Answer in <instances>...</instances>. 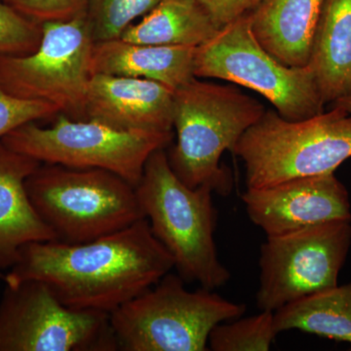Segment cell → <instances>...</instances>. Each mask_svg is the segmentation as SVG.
<instances>
[{"label":"cell","mask_w":351,"mask_h":351,"mask_svg":"<svg viewBox=\"0 0 351 351\" xmlns=\"http://www.w3.org/2000/svg\"><path fill=\"white\" fill-rule=\"evenodd\" d=\"M175 263L144 218L85 243L34 242L20 252L6 285L45 284L64 306L110 314L156 285Z\"/></svg>","instance_id":"obj_1"},{"label":"cell","mask_w":351,"mask_h":351,"mask_svg":"<svg viewBox=\"0 0 351 351\" xmlns=\"http://www.w3.org/2000/svg\"><path fill=\"white\" fill-rule=\"evenodd\" d=\"M136 193L152 233L172 256L184 282H197L209 290L226 285L230 272L219 261L215 243L213 189L184 184L160 149L147 159Z\"/></svg>","instance_id":"obj_2"},{"label":"cell","mask_w":351,"mask_h":351,"mask_svg":"<svg viewBox=\"0 0 351 351\" xmlns=\"http://www.w3.org/2000/svg\"><path fill=\"white\" fill-rule=\"evenodd\" d=\"M265 112L260 101L237 88L193 78L174 91L177 143L167 154L171 168L189 188L209 184L214 193L230 195L232 178L219 163L221 156Z\"/></svg>","instance_id":"obj_3"},{"label":"cell","mask_w":351,"mask_h":351,"mask_svg":"<svg viewBox=\"0 0 351 351\" xmlns=\"http://www.w3.org/2000/svg\"><path fill=\"white\" fill-rule=\"evenodd\" d=\"M243 161L247 189L332 174L351 157V114L335 106L311 119L265 110L232 151Z\"/></svg>","instance_id":"obj_4"},{"label":"cell","mask_w":351,"mask_h":351,"mask_svg":"<svg viewBox=\"0 0 351 351\" xmlns=\"http://www.w3.org/2000/svg\"><path fill=\"white\" fill-rule=\"evenodd\" d=\"M25 189L56 241L85 243L145 218L135 186L104 169H73L41 163Z\"/></svg>","instance_id":"obj_5"},{"label":"cell","mask_w":351,"mask_h":351,"mask_svg":"<svg viewBox=\"0 0 351 351\" xmlns=\"http://www.w3.org/2000/svg\"><path fill=\"white\" fill-rule=\"evenodd\" d=\"M178 274H167L149 290L110 314L117 348L124 351H205L212 329L237 319L244 304L213 290H186Z\"/></svg>","instance_id":"obj_6"},{"label":"cell","mask_w":351,"mask_h":351,"mask_svg":"<svg viewBox=\"0 0 351 351\" xmlns=\"http://www.w3.org/2000/svg\"><path fill=\"white\" fill-rule=\"evenodd\" d=\"M172 138V132L119 130L95 120L71 119L60 112L50 127L29 122L1 141L40 163L110 171L136 188L149 157L165 149Z\"/></svg>","instance_id":"obj_7"},{"label":"cell","mask_w":351,"mask_h":351,"mask_svg":"<svg viewBox=\"0 0 351 351\" xmlns=\"http://www.w3.org/2000/svg\"><path fill=\"white\" fill-rule=\"evenodd\" d=\"M196 78H217L253 90L283 119H311L324 112V101L311 66L277 61L252 32L249 14L219 29L195 48Z\"/></svg>","instance_id":"obj_8"},{"label":"cell","mask_w":351,"mask_h":351,"mask_svg":"<svg viewBox=\"0 0 351 351\" xmlns=\"http://www.w3.org/2000/svg\"><path fill=\"white\" fill-rule=\"evenodd\" d=\"M38 49L0 55V87L17 98L43 101L71 119L84 120L94 38L86 14L41 24Z\"/></svg>","instance_id":"obj_9"},{"label":"cell","mask_w":351,"mask_h":351,"mask_svg":"<svg viewBox=\"0 0 351 351\" xmlns=\"http://www.w3.org/2000/svg\"><path fill=\"white\" fill-rule=\"evenodd\" d=\"M110 314L64 306L45 284L6 285L0 302V351H112Z\"/></svg>","instance_id":"obj_10"},{"label":"cell","mask_w":351,"mask_h":351,"mask_svg":"<svg viewBox=\"0 0 351 351\" xmlns=\"http://www.w3.org/2000/svg\"><path fill=\"white\" fill-rule=\"evenodd\" d=\"M351 245V221H334L299 232L267 237L261 247L260 311L338 285Z\"/></svg>","instance_id":"obj_11"},{"label":"cell","mask_w":351,"mask_h":351,"mask_svg":"<svg viewBox=\"0 0 351 351\" xmlns=\"http://www.w3.org/2000/svg\"><path fill=\"white\" fill-rule=\"evenodd\" d=\"M241 199L249 218L267 237L351 221L348 189L334 173L247 189Z\"/></svg>","instance_id":"obj_12"},{"label":"cell","mask_w":351,"mask_h":351,"mask_svg":"<svg viewBox=\"0 0 351 351\" xmlns=\"http://www.w3.org/2000/svg\"><path fill=\"white\" fill-rule=\"evenodd\" d=\"M174 90L145 78L92 75L88 85L84 119L123 131L170 133Z\"/></svg>","instance_id":"obj_13"},{"label":"cell","mask_w":351,"mask_h":351,"mask_svg":"<svg viewBox=\"0 0 351 351\" xmlns=\"http://www.w3.org/2000/svg\"><path fill=\"white\" fill-rule=\"evenodd\" d=\"M40 164L0 140V270L10 269L25 245L57 240L36 213L25 189L27 178Z\"/></svg>","instance_id":"obj_14"},{"label":"cell","mask_w":351,"mask_h":351,"mask_svg":"<svg viewBox=\"0 0 351 351\" xmlns=\"http://www.w3.org/2000/svg\"><path fill=\"white\" fill-rule=\"evenodd\" d=\"M326 0H262L249 20L252 32L277 61L308 66L313 39Z\"/></svg>","instance_id":"obj_15"},{"label":"cell","mask_w":351,"mask_h":351,"mask_svg":"<svg viewBox=\"0 0 351 351\" xmlns=\"http://www.w3.org/2000/svg\"><path fill=\"white\" fill-rule=\"evenodd\" d=\"M195 48L145 45L121 38L95 43L92 75L145 78L162 83L175 91L195 77Z\"/></svg>","instance_id":"obj_16"},{"label":"cell","mask_w":351,"mask_h":351,"mask_svg":"<svg viewBox=\"0 0 351 351\" xmlns=\"http://www.w3.org/2000/svg\"><path fill=\"white\" fill-rule=\"evenodd\" d=\"M308 66L323 101L351 96V0H326Z\"/></svg>","instance_id":"obj_17"},{"label":"cell","mask_w":351,"mask_h":351,"mask_svg":"<svg viewBox=\"0 0 351 351\" xmlns=\"http://www.w3.org/2000/svg\"><path fill=\"white\" fill-rule=\"evenodd\" d=\"M219 31L196 0H162L140 23L129 25L120 38L145 45L198 47Z\"/></svg>","instance_id":"obj_18"},{"label":"cell","mask_w":351,"mask_h":351,"mask_svg":"<svg viewBox=\"0 0 351 351\" xmlns=\"http://www.w3.org/2000/svg\"><path fill=\"white\" fill-rule=\"evenodd\" d=\"M277 334L299 330L351 343V283L318 291L274 311Z\"/></svg>","instance_id":"obj_19"},{"label":"cell","mask_w":351,"mask_h":351,"mask_svg":"<svg viewBox=\"0 0 351 351\" xmlns=\"http://www.w3.org/2000/svg\"><path fill=\"white\" fill-rule=\"evenodd\" d=\"M277 335L274 311H261L250 317L219 323L208 343L213 351H267Z\"/></svg>","instance_id":"obj_20"},{"label":"cell","mask_w":351,"mask_h":351,"mask_svg":"<svg viewBox=\"0 0 351 351\" xmlns=\"http://www.w3.org/2000/svg\"><path fill=\"white\" fill-rule=\"evenodd\" d=\"M162 0H87L86 17L95 43L121 38L132 22Z\"/></svg>","instance_id":"obj_21"},{"label":"cell","mask_w":351,"mask_h":351,"mask_svg":"<svg viewBox=\"0 0 351 351\" xmlns=\"http://www.w3.org/2000/svg\"><path fill=\"white\" fill-rule=\"evenodd\" d=\"M41 36V25L0 0V55L32 54L38 49Z\"/></svg>","instance_id":"obj_22"},{"label":"cell","mask_w":351,"mask_h":351,"mask_svg":"<svg viewBox=\"0 0 351 351\" xmlns=\"http://www.w3.org/2000/svg\"><path fill=\"white\" fill-rule=\"evenodd\" d=\"M58 113L59 108L49 103L17 98L0 87V140L18 127L51 119Z\"/></svg>","instance_id":"obj_23"},{"label":"cell","mask_w":351,"mask_h":351,"mask_svg":"<svg viewBox=\"0 0 351 351\" xmlns=\"http://www.w3.org/2000/svg\"><path fill=\"white\" fill-rule=\"evenodd\" d=\"M8 4L25 17L41 25L85 15L87 0H10Z\"/></svg>","instance_id":"obj_24"},{"label":"cell","mask_w":351,"mask_h":351,"mask_svg":"<svg viewBox=\"0 0 351 351\" xmlns=\"http://www.w3.org/2000/svg\"><path fill=\"white\" fill-rule=\"evenodd\" d=\"M221 29L254 10L262 0H196Z\"/></svg>","instance_id":"obj_25"},{"label":"cell","mask_w":351,"mask_h":351,"mask_svg":"<svg viewBox=\"0 0 351 351\" xmlns=\"http://www.w3.org/2000/svg\"><path fill=\"white\" fill-rule=\"evenodd\" d=\"M334 104L337 107L343 108V110L351 114V96L339 99V100L334 101Z\"/></svg>","instance_id":"obj_26"},{"label":"cell","mask_w":351,"mask_h":351,"mask_svg":"<svg viewBox=\"0 0 351 351\" xmlns=\"http://www.w3.org/2000/svg\"><path fill=\"white\" fill-rule=\"evenodd\" d=\"M3 1H5L7 2V3H8V2L10 1V0H3Z\"/></svg>","instance_id":"obj_27"}]
</instances>
